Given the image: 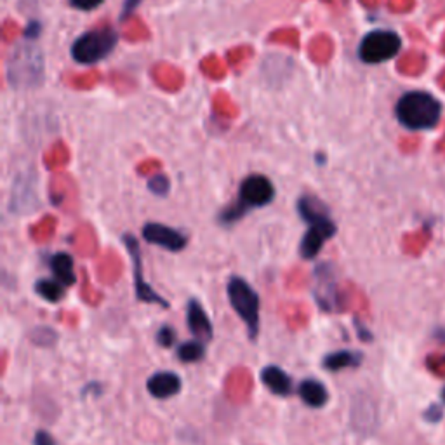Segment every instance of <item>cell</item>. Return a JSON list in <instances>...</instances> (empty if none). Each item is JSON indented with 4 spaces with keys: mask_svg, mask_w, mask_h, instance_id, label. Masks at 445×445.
Listing matches in <instances>:
<instances>
[{
    "mask_svg": "<svg viewBox=\"0 0 445 445\" xmlns=\"http://www.w3.org/2000/svg\"><path fill=\"white\" fill-rule=\"evenodd\" d=\"M205 343L201 339H192V341L181 343L178 348V359L183 364H195L205 359Z\"/></svg>",
    "mask_w": 445,
    "mask_h": 445,
    "instance_id": "21",
    "label": "cell"
},
{
    "mask_svg": "<svg viewBox=\"0 0 445 445\" xmlns=\"http://www.w3.org/2000/svg\"><path fill=\"white\" fill-rule=\"evenodd\" d=\"M68 3L79 10H93L100 7L103 0H68Z\"/></svg>",
    "mask_w": 445,
    "mask_h": 445,
    "instance_id": "25",
    "label": "cell"
},
{
    "mask_svg": "<svg viewBox=\"0 0 445 445\" xmlns=\"http://www.w3.org/2000/svg\"><path fill=\"white\" fill-rule=\"evenodd\" d=\"M33 445H58L54 437L47 432V430H38L33 437Z\"/></svg>",
    "mask_w": 445,
    "mask_h": 445,
    "instance_id": "26",
    "label": "cell"
},
{
    "mask_svg": "<svg viewBox=\"0 0 445 445\" xmlns=\"http://www.w3.org/2000/svg\"><path fill=\"white\" fill-rule=\"evenodd\" d=\"M442 397H444V400H445V388H444V393H442Z\"/></svg>",
    "mask_w": 445,
    "mask_h": 445,
    "instance_id": "27",
    "label": "cell"
},
{
    "mask_svg": "<svg viewBox=\"0 0 445 445\" xmlns=\"http://www.w3.org/2000/svg\"><path fill=\"white\" fill-rule=\"evenodd\" d=\"M141 235L148 244L166 249L169 252H181L188 244V237L183 231L162 223H146L143 226Z\"/></svg>",
    "mask_w": 445,
    "mask_h": 445,
    "instance_id": "11",
    "label": "cell"
},
{
    "mask_svg": "<svg viewBox=\"0 0 445 445\" xmlns=\"http://www.w3.org/2000/svg\"><path fill=\"white\" fill-rule=\"evenodd\" d=\"M187 324L192 334L195 336V339L209 343L212 339V336H214L211 318L208 317V311L202 306L201 301L195 299V297H192L187 304Z\"/></svg>",
    "mask_w": 445,
    "mask_h": 445,
    "instance_id": "13",
    "label": "cell"
},
{
    "mask_svg": "<svg viewBox=\"0 0 445 445\" xmlns=\"http://www.w3.org/2000/svg\"><path fill=\"white\" fill-rule=\"evenodd\" d=\"M7 79L16 89L38 86L44 79V59L40 51L31 44L17 45L7 63Z\"/></svg>",
    "mask_w": 445,
    "mask_h": 445,
    "instance_id": "4",
    "label": "cell"
},
{
    "mask_svg": "<svg viewBox=\"0 0 445 445\" xmlns=\"http://www.w3.org/2000/svg\"><path fill=\"white\" fill-rule=\"evenodd\" d=\"M402 40L395 31L374 30L362 38L359 47V56L364 63L377 65L390 61L400 51Z\"/></svg>",
    "mask_w": 445,
    "mask_h": 445,
    "instance_id": "6",
    "label": "cell"
},
{
    "mask_svg": "<svg viewBox=\"0 0 445 445\" xmlns=\"http://www.w3.org/2000/svg\"><path fill=\"white\" fill-rule=\"evenodd\" d=\"M169 178H166L164 174H157V176L150 178L148 180V190L152 192L157 197H166L169 194Z\"/></svg>",
    "mask_w": 445,
    "mask_h": 445,
    "instance_id": "23",
    "label": "cell"
},
{
    "mask_svg": "<svg viewBox=\"0 0 445 445\" xmlns=\"http://www.w3.org/2000/svg\"><path fill=\"white\" fill-rule=\"evenodd\" d=\"M35 292L47 303H59L66 294V287L58 279H40L35 283Z\"/></svg>",
    "mask_w": 445,
    "mask_h": 445,
    "instance_id": "20",
    "label": "cell"
},
{
    "mask_svg": "<svg viewBox=\"0 0 445 445\" xmlns=\"http://www.w3.org/2000/svg\"><path fill=\"white\" fill-rule=\"evenodd\" d=\"M273 198H275V187L272 181L263 174H251L240 183L237 201L219 212L218 221L224 226H231L240 221L252 209L272 204Z\"/></svg>",
    "mask_w": 445,
    "mask_h": 445,
    "instance_id": "1",
    "label": "cell"
},
{
    "mask_svg": "<svg viewBox=\"0 0 445 445\" xmlns=\"http://www.w3.org/2000/svg\"><path fill=\"white\" fill-rule=\"evenodd\" d=\"M38 209L37 178L33 173H24L13 185L9 201V211L13 214H28Z\"/></svg>",
    "mask_w": 445,
    "mask_h": 445,
    "instance_id": "10",
    "label": "cell"
},
{
    "mask_svg": "<svg viewBox=\"0 0 445 445\" xmlns=\"http://www.w3.org/2000/svg\"><path fill=\"white\" fill-rule=\"evenodd\" d=\"M297 214H299V218L303 219L304 223L310 221V219H315V218H322V216H329L331 214V211H329L327 205L324 204V202L320 201L318 197H315V195H301L299 201H297Z\"/></svg>",
    "mask_w": 445,
    "mask_h": 445,
    "instance_id": "19",
    "label": "cell"
},
{
    "mask_svg": "<svg viewBox=\"0 0 445 445\" xmlns=\"http://www.w3.org/2000/svg\"><path fill=\"white\" fill-rule=\"evenodd\" d=\"M350 423L353 430L360 435H369L377 426V407L376 402L366 393H357L352 400Z\"/></svg>",
    "mask_w": 445,
    "mask_h": 445,
    "instance_id": "12",
    "label": "cell"
},
{
    "mask_svg": "<svg viewBox=\"0 0 445 445\" xmlns=\"http://www.w3.org/2000/svg\"><path fill=\"white\" fill-rule=\"evenodd\" d=\"M51 270L54 273V279H58L65 287L75 286V266H73V258L68 252H58V254L52 256Z\"/></svg>",
    "mask_w": 445,
    "mask_h": 445,
    "instance_id": "18",
    "label": "cell"
},
{
    "mask_svg": "<svg viewBox=\"0 0 445 445\" xmlns=\"http://www.w3.org/2000/svg\"><path fill=\"white\" fill-rule=\"evenodd\" d=\"M261 381L273 395L289 397L292 393V377L279 366H268L261 370Z\"/></svg>",
    "mask_w": 445,
    "mask_h": 445,
    "instance_id": "15",
    "label": "cell"
},
{
    "mask_svg": "<svg viewBox=\"0 0 445 445\" xmlns=\"http://www.w3.org/2000/svg\"><path fill=\"white\" fill-rule=\"evenodd\" d=\"M181 388H183V381L176 373H171V370H160V373L150 376L148 381H146L148 393L153 398H159V400L176 397L181 391Z\"/></svg>",
    "mask_w": 445,
    "mask_h": 445,
    "instance_id": "14",
    "label": "cell"
},
{
    "mask_svg": "<svg viewBox=\"0 0 445 445\" xmlns=\"http://www.w3.org/2000/svg\"><path fill=\"white\" fill-rule=\"evenodd\" d=\"M30 339L35 346H42V348H51L58 343V332L51 327H35L30 332Z\"/></svg>",
    "mask_w": 445,
    "mask_h": 445,
    "instance_id": "22",
    "label": "cell"
},
{
    "mask_svg": "<svg viewBox=\"0 0 445 445\" xmlns=\"http://www.w3.org/2000/svg\"><path fill=\"white\" fill-rule=\"evenodd\" d=\"M306 233L303 235L299 244V256L303 259H313L320 254L325 242L331 240L338 231V226L331 219V214L322 216V218L310 219Z\"/></svg>",
    "mask_w": 445,
    "mask_h": 445,
    "instance_id": "8",
    "label": "cell"
},
{
    "mask_svg": "<svg viewBox=\"0 0 445 445\" xmlns=\"http://www.w3.org/2000/svg\"><path fill=\"white\" fill-rule=\"evenodd\" d=\"M297 395L301 400L311 409H322L329 402V390L318 380H304L297 387Z\"/></svg>",
    "mask_w": 445,
    "mask_h": 445,
    "instance_id": "16",
    "label": "cell"
},
{
    "mask_svg": "<svg viewBox=\"0 0 445 445\" xmlns=\"http://www.w3.org/2000/svg\"><path fill=\"white\" fill-rule=\"evenodd\" d=\"M226 294L233 311L247 327L249 339L256 341L259 334V327H261V317H259L261 301H259V294L252 289V286L247 280L237 275L228 280Z\"/></svg>",
    "mask_w": 445,
    "mask_h": 445,
    "instance_id": "3",
    "label": "cell"
},
{
    "mask_svg": "<svg viewBox=\"0 0 445 445\" xmlns=\"http://www.w3.org/2000/svg\"><path fill=\"white\" fill-rule=\"evenodd\" d=\"M125 249H127L129 256H131L132 261V275H134V290H136V299L141 301V303L148 304H159L162 308H169V303L164 299L160 294H157L152 287L148 286V282L143 276V259H141V247H139L138 238L132 233H125L122 237Z\"/></svg>",
    "mask_w": 445,
    "mask_h": 445,
    "instance_id": "7",
    "label": "cell"
},
{
    "mask_svg": "<svg viewBox=\"0 0 445 445\" xmlns=\"http://www.w3.org/2000/svg\"><path fill=\"white\" fill-rule=\"evenodd\" d=\"M118 42V33L110 26L96 28L80 35L72 45V56L77 63L94 65L107 58Z\"/></svg>",
    "mask_w": 445,
    "mask_h": 445,
    "instance_id": "5",
    "label": "cell"
},
{
    "mask_svg": "<svg viewBox=\"0 0 445 445\" xmlns=\"http://www.w3.org/2000/svg\"><path fill=\"white\" fill-rule=\"evenodd\" d=\"M313 296L318 306L324 311L338 310V289L336 275L331 263H320L313 273Z\"/></svg>",
    "mask_w": 445,
    "mask_h": 445,
    "instance_id": "9",
    "label": "cell"
},
{
    "mask_svg": "<svg viewBox=\"0 0 445 445\" xmlns=\"http://www.w3.org/2000/svg\"><path fill=\"white\" fill-rule=\"evenodd\" d=\"M157 345L162 346V348H171L174 343L178 341V332L174 331V327L171 325H162V327L157 331Z\"/></svg>",
    "mask_w": 445,
    "mask_h": 445,
    "instance_id": "24",
    "label": "cell"
},
{
    "mask_svg": "<svg viewBox=\"0 0 445 445\" xmlns=\"http://www.w3.org/2000/svg\"><path fill=\"white\" fill-rule=\"evenodd\" d=\"M395 111H397L398 122L404 127L411 131H425L439 124L442 117V104L430 93L412 91L398 100Z\"/></svg>",
    "mask_w": 445,
    "mask_h": 445,
    "instance_id": "2",
    "label": "cell"
},
{
    "mask_svg": "<svg viewBox=\"0 0 445 445\" xmlns=\"http://www.w3.org/2000/svg\"><path fill=\"white\" fill-rule=\"evenodd\" d=\"M362 353L353 352V350H338V352L327 353L322 359V367L329 373H339L348 367H359L362 364Z\"/></svg>",
    "mask_w": 445,
    "mask_h": 445,
    "instance_id": "17",
    "label": "cell"
}]
</instances>
